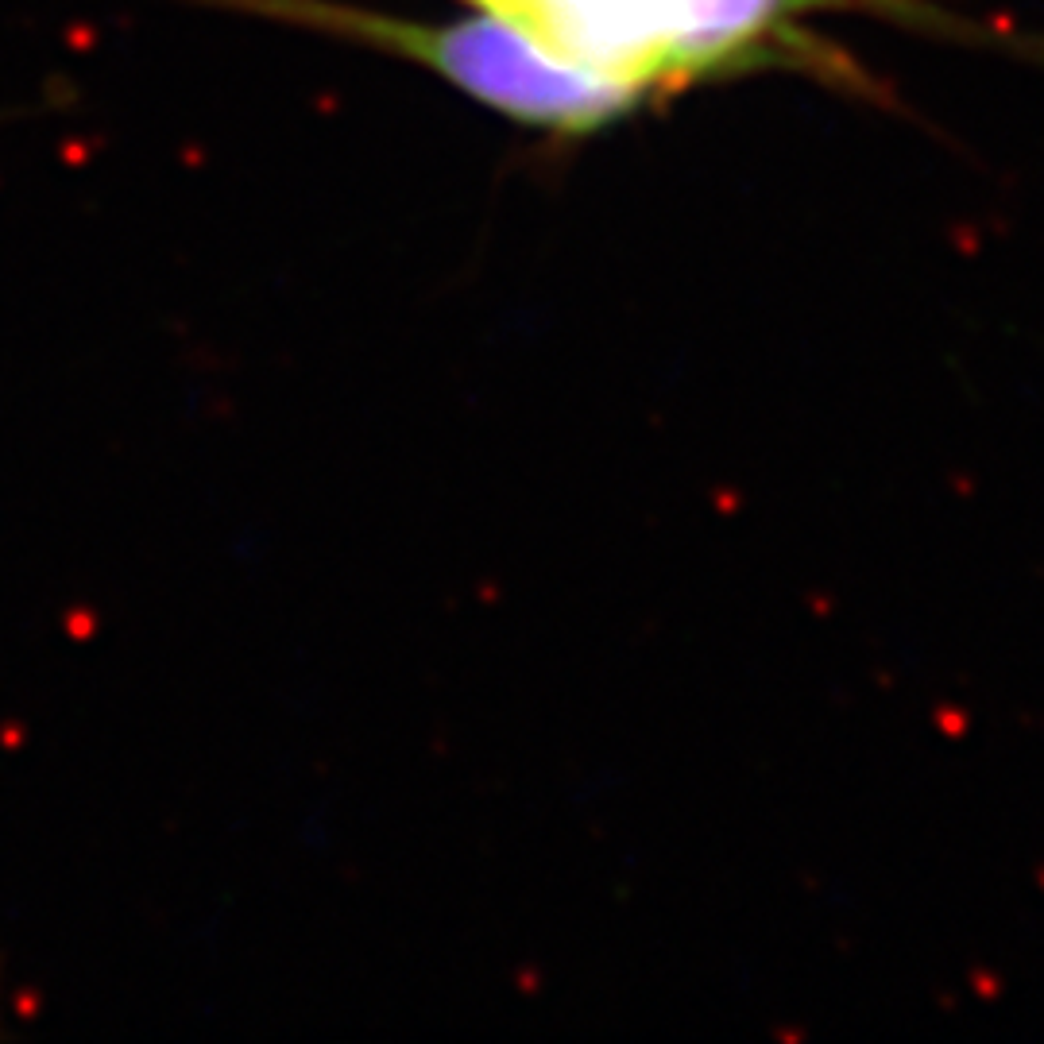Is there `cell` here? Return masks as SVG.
I'll return each mask as SVG.
<instances>
[{"instance_id":"7a4b0ae2","label":"cell","mask_w":1044,"mask_h":1044,"mask_svg":"<svg viewBox=\"0 0 1044 1044\" xmlns=\"http://www.w3.org/2000/svg\"><path fill=\"white\" fill-rule=\"evenodd\" d=\"M221 4L248 8L271 20L337 31L348 39L414 58L495 113L557 136H584L638 109L631 93L604 82L600 74H588L580 66L553 58L534 39H526L522 31L495 16H476L461 24H418V20H395L337 0H221Z\"/></svg>"},{"instance_id":"6da1fadb","label":"cell","mask_w":1044,"mask_h":1044,"mask_svg":"<svg viewBox=\"0 0 1044 1044\" xmlns=\"http://www.w3.org/2000/svg\"><path fill=\"white\" fill-rule=\"evenodd\" d=\"M534 39L553 58L600 74L638 105L712 78L801 70L843 93L882 89L847 51L809 31L812 16L859 12L932 39L994 43L998 35L940 0H468Z\"/></svg>"}]
</instances>
